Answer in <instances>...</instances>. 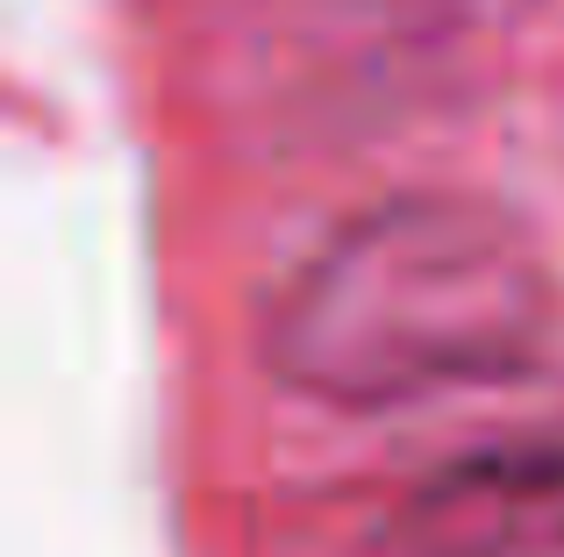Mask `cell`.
Listing matches in <instances>:
<instances>
[{"label": "cell", "instance_id": "cell-2", "mask_svg": "<svg viewBox=\"0 0 564 557\" xmlns=\"http://www.w3.org/2000/svg\"><path fill=\"white\" fill-rule=\"evenodd\" d=\"M386 557H564V444H494L400 501Z\"/></svg>", "mask_w": 564, "mask_h": 557}, {"label": "cell", "instance_id": "cell-1", "mask_svg": "<svg viewBox=\"0 0 564 557\" xmlns=\"http://www.w3.org/2000/svg\"><path fill=\"white\" fill-rule=\"evenodd\" d=\"M557 293L508 208L457 186L386 194L286 272L264 364L322 407H408L514 379L543 350Z\"/></svg>", "mask_w": 564, "mask_h": 557}]
</instances>
